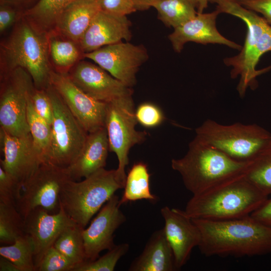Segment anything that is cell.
<instances>
[{
  "label": "cell",
  "mask_w": 271,
  "mask_h": 271,
  "mask_svg": "<svg viewBox=\"0 0 271 271\" xmlns=\"http://www.w3.org/2000/svg\"><path fill=\"white\" fill-rule=\"evenodd\" d=\"M150 176L146 164L142 162L134 164L126 175L124 191L119 199L120 205L142 199L156 201L158 197L150 190Z\"/></svg>",
  "instance_id": "cell-25"
},
{
  "label": "cell",
  "mask_w": 271,
  "mask_h": 271,
  "mask_svg": "<svg viewBox=\"0 0 271 271\" xmlns=\"http://www.w3.org/2000/svg\"><path fill=\"white\" fill-rule=\"evenodd\" d=\"M0 79V128L14 136L30 134L27 110L28 95L34 87L32 77L18 67Z\"/></svg>",
  "instance_id": "cell-11"
},
{
  "label": "cell",
  "mask_w": 271,
  "mask_h": 271,
  "mask_svg": "<svg viewBox=\"0 0 271 271\" xmlns=\"http://www.w3.org/2000/svg\"><path fill=\"white\" fill-rule=\"evenodd\" d=\"M250 163L232 159L196 135L185 155L171 160V167L180 174L185 187L194 195L244 174Z\"/></svg>",
  "instance_id": "cell-4"
},
{
  "label": "cell",
  "mask_w": 271,
  "mask_h": 271,
  "mask_svg": "<svg viewBox=\"0 0 271 271\" xmlns=\"http://www.w3.org/2000/svg\"><path fill=\"white\" fill-rule=\"evenodd\" d=\"M74 265L54 246L45 253L36 271H72Z\"/></svg>",
  "instance_id": "cell-35"
},
{
  "label": "cell",
  "mask_w": 271,
  "mask_h": 271,
  "mask_svg": "<svg viewBox=\"0 0 271 271\" xmlns=\"http://www.w3.org/2000/svg\"><path fill=\"white\" fill-rule=\"evenodd\" d=\"M100 10L98 0H77L62 12L52 31L79 44L93 18Z\"/></svg>",
  "instance_id": "cell-22"
},
{
  "label": "cell",
  "mask_w": 271,
  "mask_h": 271,
  "mask_svg": "<svg viewBox=\"0 0 271 271\" xmlns=\"http://www.w3.org/2000/svg\"><path fill=\"white\" fill-rule=\"evenodd\" d=\"M216 5L220 14L225 13L242 20L246 25L247 34L243 46L236 55L225 58V65L231 67L230 77L239 80L236 87L240 97L246 90L256 89L257 77L268 70H257L256 65L264 53L271 51V25L257 13L246 9L235 0H209Z\"/></svg>",
  "instance_id": "cell-2"
},
{
  "label": "cell",
  "mask_w": 271,
  "mask_h": 271,
  "mask_svg": "<svg viewBox=\"0 0 271 271\" xmlns=\"http://www.w3.org/2000/svg\"><path fill=\"white\" fill-rule=\"evenodd\" d=\"M127 243L115 245L107 253L93 261H85L76 265L72 271H113L120 259L129 249Z\"/></svg>",
  "instance_id": "cell-33"
},
{
  "label": "cell",
  "mask_w": 271,
  "mask_h": 271,
  "mask_svg": "<svg viewBox=\"0 0 271 271\" xmlns=\"http://www.w3.org/2000/svg\"><path fill=\"white\" fill-rule=\"evenodd\" d=\"M220 14L216 9L210 13H197L193 19L174 29L168 36L174 50L180 53L184 45L191 42L203 45H223L240 51L241 45L227 39L218 31L216 20Z\"/></svg>",
  "instance_id": "cell-19"
},
{
  "label": "cell",
  "mask_w": 271,
  "mask_h": 271,
  "mask_svg": "<svg viewBox=\"0 0 271 271\" xmlns=\"http://www.w3.org/2000/svg\"><path fill=\"white\" fill-rule=\"evenodd\" d=\"M30 96L36 111L51 125L53 121V109L46 89H38L34 87Z\"/></svg>",
  "instance_id": "cell-36"
},
{
  "label": "cell",
  "mask_w": 271,
  "mask_h": 271,
  "mask_svg": "<svg viewBox=\"0 0 271 271\" xmlns=\"http://www.w3.org/2000/svg\"><path fill=\"white\" fill-rule=\"evenodd\" d=\"M131 23L126 16L99 11L81 38L80 47L84 53L103 46L129 41L132 37Z\"/></svg>",
  "instance_id": "cell-20"
},
{
  "label": "cell",
  "mask_w": 271,
  "mask_h": 271,
  "mask_svg": "<svg viewBox=\"0 0 271 271\" xmlns=\"http://www.w3.org/2000/svg\"><path fill=\"white\" fill-rule=\"evenodd\" d=\"M244 176L264 194L271 195V145L249 163Z\"/></svg>",
  "instance_id": "cell-32"
},
{
  "label": "cell",
  "mask_w": 271,
  "mask_h": 271,
  "mask_svg": "<svg viewBox=\"0 0 271 271\" xmlns=\"http://www.w3.org/2000/svg\"><path fill=\"white\" fill-rule=\"evenodd\" d=\"M197 4L198 13H202L208 7L209 0H195Z\"/></svg>",
  "instance_id": "cell-44"
},
{
  "label": "cell",
  "mask_w": 271,
  "mask_h": 271,
  "mask_svg": "<svg viewBox=\"0 0 271 271\" xmlns=\"http://www.w3.org/2000/svg\"><path fill=\"white\" fill-rule=\"evenodd\" d=\"M46 91L53 109L52 134L44 162L67 168L83 148L88 133L50 85Z\"/></svg>",
  "instance_id": "cell-9"
},
{
  "label": "cell",
  "mask_w": 271,
  "mask_h": 271,
  "mask_svg": "<svg viewBox=\"0 0 271 271\" xmlns=\"http://www.w3.org/2000/svg\"><path fill=\"white\" fill-rule=\"evenodd\" d=\"M50 85L88 133L105 127L106 103L84 92L67 73L53 70L51 74Z\"/></svg>",
  "instance_id": "cell-13"
},
{
  "label": "cell",
  "mask_w": 271,
  "mask_h": 271,
  "mask_svg": "<svg viewBox=\"0 0 271 271\" xmlns=\"http://www.w3.org/2000/svg\"><path fill=\"white\" fill-rule=\"evenodd\" d=\"M0 255L14 262L20 271H36L33 244L25 233L18 237L12 244L1 246Z\"/></svg>",
  "instance_id": "cell-29"
},
{
  "label": "cell",
  "mask_w": 271,
  "mask_h": 271,
  "mask_svg": "<svg viewBox=\"0 0 271 271\" xmlns=\"http://www.w3.org/2000/svg\"><path fill=\"white\" fill-rule=\"evenodd\" d=\"M196 135L232 159L251 162L271 145V133L256 124L223 125L207 119Z\"/></svg>",
  "instance_id": "cell-7"
},
{
  "label": "cell",
  "mask_w": 271,
  "mask_h": 271,
  "mask_svg": "<svg viewBox=\"0 0 271 271\" xmlns=\"http://www.w3.org/2000/svg\"><path fill=\"white\" fill-rule=\"evenodd\" d=\"M4 159L1 167L19 184V187L34 173L43 160L30 134L14 136L0 128Z\"/></svg>",
  "instance_id": "cell-18"
},
{
  "label": "cell",
  "mask_w": 271,
  "mask_h": 271,
  "mask_svg": "<svg viewBox=\"0 0 271 271\" xmlns=\"http://www.w3.org/2000/svg\"><path fill=\"white\" fill-rule=\"evenodd\" d=\"M250 216L258 222L271 228V198H268Z\"/></svg>",
  "instance_id": "cell-41"
},
{
  "label": "cell",
  "mask_w": 271,
  "mask_h": 271,
  "mask_svg": "<svg viewBox=\"0 0 271 271\" xmlns=\"http://www.w3.org/2000/svg\"><path fill=\"white\" fill-rule=\"evenodd\" d=\"M19 187L17 181L0 167V202L16 206Z\"/></svg>",
  "instance_id": "cell-37"
},
{
  "label": "cell",
  "mask_w": 271,
  "mask_h": 271,
  "mask_svg": "<svg viewBox=\"0 0 271 271\" xmlns=\"http://www.w3.org/2000/svg\"><path fill=\"white\" fill-rule=\"evenodd\" d=\"M72 81L92 98L105 103L132 95L126 86L97 64L81 60L67 73Z\"/></svg>",
  "instance_id": "cell-15"
},
{
  "label": "cell",
  "mask_w": 271,
  "mask_h": 271,
  "mask_svg": "<svg viewBox=\"0 0 271 271\" xmlns=\"http://www.w3.org/2000/svg\"><path fill=\"white\" fill-rule=\"evenodd\" d=\"M132 95L121 97L106 103L105 127L109 151L114 153L118 160L117 176L124 186L125 168L129 163L128 154L134 145L143 143L147 132L136 129L138 123Z\"/></svg>",
  "instance_id": "cell-8"
},
{
  "label": "cell",
  "mask_w": 271,
  "mask_h": 271,
  "mask_svg": "<svg viewBox=\"0 0 271 271\" xmlns=\"http://www.w3.org/2000/svg\"><path fill=\"white\" fill-rule=\"evenodd\" d=\"M84 58L92 60L123 84L132 88L137 82V73L148 60L149 54L143 45L121 41L84 53Z\"/></svg>",
  "instance_id": "cell-12"
},
{
  "label": "cell",
  "mask_w": 271,
  "mask_h": 271,
  "mask_svg": "<svg viewBox=\"0 0 271 271\" xmlns=\"http://www.w3.org/2000/svg\"><path fill=\"white\" fill-rule=\"evenodd\" d=\"M243 7L262 15L271 25V0H235Z\"/></svg>",
  "instance_id": "cell-40"
},
{
  "label": "cell",
  "mask_w": 271,
  "mask_h": 271,
  "mask_svg": "<svg viewBox=\"0 0 271 271\" xmlns=\"http://www.w3.org/2000/svg\"><path fill=\"white\" fill-rule=\"evenodd\" d=\"M109 151L108 139L105 127L88 133L80 153L66 168L70 179L79 181L104 168Z\"/></svg>",
  "instance_id": "cell-21"
},
{
  "label": "cell",
  "mask_w": 271,
  "mask_h": 271,
  "mask_svg": "<svg viewBox=\"0 0 271 271\" xmlns=\"http://www.w3.org/2000/svg\"><path fill=\"white\" fill-rule=\"evenodd\" d=\"M24 234V219L16 207L0 202L1 244H12Z\"/></svg>",
  "instance_id": "cell-31"
},
{
  "label": "cell",
  "mask_w": 271,
  "mask_h": 271,
  "mask_svg": "<svg viewBox=\"0 0 271 271\" xmlns=\"http://www.w3.org/2000/svg\"><path fill=\"white\" fill-rule=\"evenodd\" d=\"M176 269L173 252L163 228L152 234L128 270L173 271Z\"/></svg>",
  "instance_id": "cell-23"
},
{
  "label": "cell",
  "mask_w": 271,
  "mask_h": 271,
  "mask_svg": "<svg viewBox=\"0 0 271 271\" xmlns=\"http://www.w3.org/2000/svg\"><path fill=\"white\" fill-rule=\"evenodd\" d=\"M123 187L115 170L103 168L82 181H67L60 192V207L77 225L85 228L94 215Z\"/></svg>",
  "instance_id": "cell-6"
},
{
  "label": "cell",
  "mask_w": 271,
  "mask_h": 271,
  "mask_svg": "<svg viewBox=\"0 0 271 271\" xmlns=\"http://www.w3.org/2000/svg\"><path fill=\"white\" fill-rule=\"evenodd\" d=\"M1 271H20L15 264L9 259L1 256L0 257Z\"/></svg>",
  "instance_id": "cell-42"
},
{
  "label": "cell",
  "mask_w": 271,
  "mask_h": 271,
  "mask_svg": "<svg viewBox=\"0 0 271 271\" xmlns=\"http://www.w3.org/2000/svg\"><path fill=\"white\" fill-rule=\"evenodd\" d=\"M157 0H132L137 11H145L152 7Z\"/></svg>",
  "instance_id": "cell-43"
},
{
  "label": "cell",
  "mask_w": 271,
  "mask_h": 271,
  "mask_svg": "<svg viewBox=\"0 0 271 271\" xmlns=\"http://www.w3.org/2000/svg\"><path fill=\"white\" fill-rule=\"evenodd\" d=\"M70 179L66 168L42 162L17 190L16 207L23 218L38 207L59 212L60 192Z\"/></svg>",
  "instance_id": "cell-10"
},
{
  "label": "cell",
  "mask_w": 271,
  "mask_h": 271,
  "mask_svg": "<svg viewBox=\"0 0 271 271\" xmlns=\"http://www.w3.org/2000/svg\"><path fill=\"white\" fill-rule=\"evenodd\" d=\"M158 18L165 26L174 29L194 18L198 12L195 0H157L152 5Z\"/></svg>",
  "instance_id": "cell-26"
},
{
  "label": "cell",
  "mask_w": 271,
  "mask_h": 271,
  "mask_svg": "<svg viewBox=\"0 0 271 271\" xmlns=\"http://www.w3.org/2000/svg\"><path fill=\"white\" fill-rule=\"evenodd\" d=\"M83 229L77 224L65 228L59 234L53 244V246L74 265V267L86 261L82 235Z\"/></svg>",
  "instance_id": "cell-28"
},
{
  "label": "cell",
  "mask_w": 271,
  "mask_h": 271,
  "mask_svg": "<svg viewBox=\"0 0 271 271\" xmlns=\"http://www.w3.org/2000/svg\"><path fill=\"white\" fill-rule=\"evenodd\" d=\"M14 5L2 2L0 6V33H5L22 17L23 13H20L14 8Z\"/></svg>",
  "instance_id": "cell-39"
},
{
  "label": "cell",
  "mask_w": 271,
  "mask_h": 271,
  "mask_svg": "<svg viewBox=\"0 0 271 271\" xmlns=\"http://www.w3.org/2000/svg\"><path fill=\"white\" fill-rule=\"evenodd\" d=\"M30 92L27 98V123L34 146L44 162L50 144L52 127L36 111L31 100Z\"/></svg>",
  "instance_id": "cell-30"
},
{
  "label": "cell",
  "mask_w": 271,
  "mask_h": 271,
  "mask_svg": "<svg viewBox=\"0 0 271 271\" xmlns=\"http://www.w3.org/2000/svg\"><path fill=\"white\" fill-rule=\"evenodd\" d=\"M77 0H39L23 13V16L40 31L49 33L62 12Z\"/></svg>",
  "instance_id": "cell-27"
},
{
  "label": "cell",
  "mask_w": 271,
  "mask_h": 271,
  "mask_svg": "<svg viewBox=\"0 0 271 271\" xmlns=\"http://www.w3.org/2000/svg\"><path fill=\"white\" fill-rule=\"evenodd\" d=\"M22 1L23 0H2L1 1L15 5L16 4L18 3V2Z\"/></svg>",
  "instance_id": "cell-45"
},
{
  "label": "cell",
  "mask_w": 271,
  "mask_h": 271,
  "mask_svg": "<svg viewBox=\"0 0 271 271\" xmlns=\"http://www.w3.org/2000/svg\"><path fill=\"white\" fill-rule=\"evenodd\" d=\"M50 59L54 70L67 73L84 58L79 44L54 31L48 33Z\"/></svg>",
  "instance_id": "cell-24"
},
{
  "label": "cell",
  "mask_w": 271,
  "mask_h": 271,
  "mask_svg": "<svg viewBox=\"0 0 271 271\" xmlns=\"http://www.w3.org/2000/svg\"><path fill=\"white\" fill-rule=\"evenodd\" d=\"M24 232L31 238L34 247V260L36 268L44 254L52 246L61 232L66 227L77 224L60 209L50 213L38 207L24 219Z\"/></svg>",
  "instance_id": "cell-16"
},
{
  "label": "cell",
  "mask_w": 271,
  "mask_h": 271,
  "mask_svg": "<svg viewBox=\"0 0 271 271\" xmlns=\"http://www.w3.org/2000/svg\"><path fill=\"white\" fill-rule=\"evenodd\" d=\"M101 11L122 16H126L137 10L132 0H98Z\"/></svg>",
  "instance_id": "cell-38"
},
{
  "label": "cell",
  "mask_w": 271,
  "mask_h": 271,
  "mask_svg": "<svg viewBox=\"0 0 271 271\" xmlns=\"http://www.w3.org/2000/svg\"><path fill=\"white\" fill-rule=\"evenodd\" d=\"M119 199L114 194L99 210L88 227L83 229L86 261L94 260L102 251L115 246L114 233L126 220L119 209Z\"/></svg>",
  "instance_id": "cell-14"
},
{
  "label": "cell",
  "mask_w": 271,
  "mask_h": 271,
  "mask_svg": "<svg viewBox=\"0 0 271 271\" xmlns=\"http://www.w3.org/2000/svg\"><path fill=\"white\" fill-rule=\"evenodd\" d=\"M201 233L198 246L207 257H241L271 253V228L250 215L233 219H193Z\"/></svg>",
  "instance_id": "cell-1"
},
{
  "label": "cell",
  "mask_w": 271,
  "mask_h": 271,
  "mask_svg": "<svg viewBox=\"0 0 271 271\" xmlns=\"http://www.w3.org/2000/svg\"><path fill=\"white\" fill-rule=\"evenodd\" d=\"M268 198L243 174L208 191L193 195L184 211L193 219L240 218L250 215Z\"/></svg>",
  "instance_id": "cell-5"
},
{
  "label": "cell",
  "mask_w": 271,
  "mask_h": 271,
  "mask_svg": "<svg viewBox=\"0 0 271 271\" xmlns=\"http://www.w3.org/2000/svg\"><path fill=\"white\" fill-rule=\"evenodd\" d=\"M21 67L32 78L35 88L50 86L54 70L49 51L48 33L42 32L22 17L0 44V77Z\"/></svg>",
  "instance_id": "cell-3"
},
{
  "label": "cell",
  "mask_w": 271,
  "mask_h": 271,
  "mask_svg": "<svg viewBox=\"0 0 271 271\" xmlns=\"http://www.w3.org/2000/svg\"><path fill=\"white\" fill-rule=\"evenodd\" d=\"M137 120L146 128H153L161 124L165 120L162 110L151 102L140 104L135 111Z\"/></svg>",
  "instance_id": "cell-34"
},
{
  "label": "cell",
  "mask_w": 271,
  "mask_h": 271,
  "mask_svg": "<svg viewBox=\"0 0 271 271\" xmlns=\"http://www.w3.org/2000/svg\"><path fill=\"white\" fill-rule=\"evenodd\" d=\"M161 213L164 219L166 237L172 249L176 269L188 261L193 249L198 246L201 233L198 226L184 210L165 206Z\"/></svg>",
  "instance_id": "cell-17"
}]
</instances>
